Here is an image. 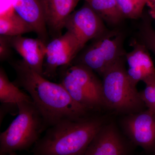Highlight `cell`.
Segmentation results:
<instances>
[{"mask_svg": "<svg viewBox=\"0 0 155 155\" xmlns=\"http://www.w3.org/2000/svg\"><path fill=\"white\" fill-rule=\"evenodd\" d=\"M16 72L14 83L30 96L48 128L62 120L80 119L91 112L76 103L61 83L47 79L23 60L11 62Z\"/></svg>", "mask_w": 155, "mask_h": 155, "instance_id": "cell-1", "label": "cell"}, {"mask_svg": "<svg viewBox=\"0 0 155 155\" xmlns=\"http://www.w3.org/2000/svg\"><path fill=\"white\" fill-rule=\"evenodd\" d=\"M93 115L62 120L46 130L33 146V155H84L94 137L104 125Z\"/></svg>", "mask_w": 155, "mask_h": 155, "instance_id": "cell-2", "label": "cell"}, {"mask_svg": "<svg viewBox=\"0 0 155 155\" xmlns=\"http://www.w3.org/2000/svg\"><path fill=\"white\" fill-rule=\"evenodd\" d=\"M18 106L17 117L0 134V155L29 149L48 128L33 102H21Z\"/></svg>", "mask_w": 155, "mask_h": 155, "instance_id": "cell-3", "label": "cell"}, {"mask_svg": "<svg viewBox=\"0 0 155 155\" xmlns=\"http://www.w3.org/2000/svg\"><path fill=\"white\" fill-rule=\"evenodd\" d=\"M103 77V94L106 107L127 115L143 111L145 105L136 86L127 76L123 60L108 69Z\"/></svg>", "mask_w": 155, "mask_h": 155, "instance_id": "cell-4", "label": "cell"}, {"mask_svg": "<svg viewBox=\"0 0 155 155\" xmlns=\"http://www.w3.org/2000/svg\"><path fill=\"white\" fill-rule=\"evenodd\" d=\"M63 68L60 83L74 101L91 112L106 107L102 81L94 71L79 64Z\"/></svg>", "mask_w": 155, "mask_h": 155, "instance_id": "cell-5", "label": "cell"}, {"mask_svg": "<svg viewBox=\"0 0 155 155\" xmlns=\"http://www.w3.org/2000/svg\"><path fill=\"white\" fill-rule=\"evenodd\" d=\"M125 54L122 35L110 32L96 39L82 53L75 64H81L103 75L119 61Z\"/></svg>", "mask_w": 155, "mask_h": 155, "instance_id": "cell-6", "label": "cell"}, {"mask_svg": "<svg viewBox=\"0 0 155 155\" xmlns=\"http://www.w3.org/2000/svg\"><path fill=\"white\" fill-rule=\"evenodd\" d=\"M82 48L75 36L67 31L53 38L46 45L43 76L46 78L55 77L58 69L71 65Z\"/></svg>", "mask_w": 155, "mask_h": 155, "instance_id": "cell-7", "label": "cell"}, {"mask_svg": "<svg viewBox=\"0 0 155 155\" xmlns=\"http://www.w3.org/2000/svg\"><path fill=\"white\" fill-rule=\"evenodd\" d=\"M65 28L75 36L82 48L89 41L108 33L103 19L86 3L69 15Z\"/></svg>", "mask_w": 155, "mask_h": 155, "instance_id": "cell-8", "label": "cell"}, {"mask_svg": "<svg viewBox=\"0 0 155 155\" xmlns=\"http://www.w3.org/2000/svg\"><path fill=\"white\" fill-rule=\"evenodd\" d=\"M130 141L147 151L155 150V114L149 110L128 114L122 121Z\"/></svg>", "mask_w": 155, "mask_h": 155, "instance_id": "cell-9", "label": "cell"}, {"mask_svg": "<svg viewBox=\"0 0 155 155\" xmlns=\"http://www.w3.org/2000/svg\"><path fill=\"white\" fill-rule=\"evenodd\" d=\"M130 147L114 123L104 124L84 155H128Z\"/></svg>", "mask_w": 155, "mask_h": 155, "instance_id": "cell-10", "label": "cell"}, {"mask_svg": "<svg viewBox=\"0 0 155 155\" xmlns=\"http://www.w3.org/2000/svg\"><path fill=\"white\" fill-rule=\"evenodd\" d=\"M133 49L125 54L128 65L127 76L135 86L140 81L146 84L155 82V68L144 45L138 41L132 44Z\"/></svg>", "mask_w": 155, "mask_h": 155, "instance_id": "cell-11", "label": "cell"}, {"mask_svg": "<svg viewBox=\"0 0 155 155\" xmlns=\"http://www.w3.org/2000/svg\"><path fill=\"white\" fill-rule=\"evenodd\" d=\"M7 37L12 48L21 56L22 60L31 69L42 75L46 44L38 38Z\"/></svg>", "mask_w": 155, "mask_h": 155, "instance_id": "cell-12", "label": "cell"}, {"mask_svg": "<svg viewBox=\"0 0 155 155\" xmlns=\"http://www.w3.org/2000/svg\"><path fill=\"white\" fill-rule=\"evenodd\" d=\"M14 11L33 29L34 32L47 44L49 34L42 0H14Z\"/></svg>", "mask_w": 155, "mask_h": 155, "instance_id": "cell-13", "label": "cell"}, {"mask_svg": "<svg viewBox=\"0 0 155 155\" xmlns=\"http://www.w3.org/2000/svg\"><path fill=\"white\" fill-rule=\"evenodd\" d=\"M42 1L49 34L53 38L61 36L67 19L80 0Z\"/></svg>", "mask_w": 155, "mask_h": 155, "instance_id": "cell-14", "label": "cell"}, {"mask_svg": "<svg viewBox=\"0 0 155 155\" xmlns=\"http://www.w3.org/2000/svg\"><path fill=\"white\" fill-rule=\"evenodd\" d=\"M22 101H32L28 94L22 91L9 80L2 67L0 69L1 122L6 114H18V104Z\"/></svg>", "mask_w": 155, "mask_h": 155, "instance_id": "cell-15", "label": "cell"}, {"mask_svg": "<svg viewBox=\"0 0 155 155\" xmlns=\"http://www.w3.org/2000/svg\"><path fill=\"white\" fill-rule=\"evenodd\" d=\"M33 31V29L14 11L0 16V35L8 37L18 36Z\"/></svg>", "mask_w": 155, "mask_h": 155, "instance_id": "cell-16", "label": "cell"}, {"mask_svg": "<svg viewBox=\"0 0 155 155\" xmlns=\"http://www.w3.org/2000/svg\"><path fill=\"white\" fill-rule=\"evenodd\" d=\"M101 17L110 25L119 24L124 18L116 0H84Z\"/></svg>", "mask_w": 155, "mask_h": 155, "instance_id": "cell-17", "label": "cell"}, {"mask_svg": "<svg viewBox=\"0 0 155 155\" xmlns=\"http://www.w3.org/2000/svg\"><path fill=\"white\" fill-rule=\"evenodd\" d=\"M118 8L124 18L137 19L141 17L145 0H116Z\"/></svg>", "mask_w": 155, "mask_h": 155, "instance_id": "cell-18", "label": "cell"}, {"mask_svg": "<svg viewBox=\"0 0 155 155\" xmlns=\"http://www.w3.org/2000/svg\"><path fill=\"white\" fill-rule=\"evenodd\" d=\"M140 42L155 54V30L150 23L145 21L142 23L139 33Z\"/></svg>", "mask_w": 155, "mask_h": 155, "instance_id": "cell-19", "label": "cell"}, {"mask_svg": "<svg viewBox=\"0 0 155 155\" xmlns=\"http://www.w3.org/2000/svg\"><path fill=\"white\" fill-rule=\"evenodd\" d=\"M146 85L145 88L140 94L145 106L148 108L155 103V82Z\"/></svg>", "mask_w": 155, "mask_h": 155, "instance_id": "cell-20", "label": "cell"}, {"mask_svg": "<svg viewBox=\"0 0 155 155\" xmlns=\"http://www.w3.org/2000/svg\"><path fill=\"white\" fill-rule=\"evenodd\" d=\"M12 48L7 36L0 37V60L1 62L8 59L11 55Z\"/></svg>", "mask_w": 155, "mask_h": 155, "instance_id": "cell-21", "label": "cell"}, {"mask_svg": "<svg viewBox=\"0 0 155 155\" xmlns=\"http://www.w3.org/2000/svg\"><path fill=\"white\" fill-rule=\"evenodd\" d=\"M14 0H1V14L14 10L13 3Z\"/></svg>", "mask_w": 155, "mask_h": 155, "instance_id": "cell-22", "label": "cell"}, {"mask_svg": "<svg viewBox=\"0 0 155 155\" xmlns=\"http://www.w3.org/2000/svg\"><path fill=\"white\" fill-rule=\"evenodd\" d=\"M150 14L152 17L155 18V0H154L152 3V5L150 7Z\"/></svg>", "mask_w": 155, "mask_h": 155, "instance_id": "cell-23", "label": "cell"}, {"mask_svg": "<svg viewBox=\"0 0 155 155\" xmlns=\"http://www.w3.org/2000/svg\"><path fill=\"white\" fill-rule=\"evenodd\" d=\"M147 110H149L150 112L155 114V103L152 105L150 106V107L148 108Z\"/></svg>", "mask_w": 155, "mask_h": 155, "instance_id": "cell-24", "label": "cell"}, {"mask_svg": "<svg viewBox=\"0 0 155 155\" xmlns=\"http://www.w3.org/2000/svg\"><path fill=\"white\" fill-rule=\"evenodd\" d=\"M145 1L147 2V5L150 8L151 6L152 5V3L154 0H145Z\"/></svg>", "mask_w": 155, "mask_h": 155, "instance_id": "cell-25", "label": "cell"}, {"mask_svg": "<svg viewBox=\"0 0 155 155\" xmlns=\"http://www.w3.org/2000/svg\"><path fill=\"white\" fill-rule=\"evenodd\" d=\"M9 155H18L17 154V153H11L10 154H9Z\"/></svg>", "mask_w": 155, "mask_h": 155, "instance_id": "cell-26", "label": "cell"}, {"mask_svg": "<svg viewBox=\"0 0 155 155\" xmlns=\"http://www.w3.org/2000/svg\"></svg>", "mask_w": 155, "mask_h": 155, "instance_id": "cell-27", "label": "cell"}]
</instances>
